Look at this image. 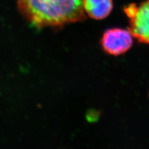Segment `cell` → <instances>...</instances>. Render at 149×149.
Segmentation results:
<instances>
[{"instance_id":"obj_1","label":"cell","mask_w":149,"mask_h":149,"mask_svg":"<svg viewBox=\"0 0 149 149\" xmlns=\"http://www.w3.org/2000/svg\"><path fill=\"white\" fill-rule=\"evenodd\" d=\"M22 15L38 28H60L86 19L83 0H17Z\"/></svg>"},{"instance_id":"obj_2","label":"cell","mask_w":149,"mask_h":149,"mask_svg":"<svg viewBox=\"0 0 149 149\" xmlns=\"http://www.w3.org/2000/svg\"><path fill=\"white\" fill-rule=\"evenodd\" d=\"M129 19V30L139 42L149 45V0L130 3L124 8Z\"/></svg>"},{"instance_id":"obj_3","label":"cell","mask_w":149,"mask_h":149,"mask_svg":"<svg viewBox=\"0 0 149 149\" xmlns=\"http://www.w3.org/2000/svg\"><path fill=\"white\" fill-rule=\"evenodd\" d=\"M132 35L128 29L112 28L106 30L100 41L102 49L109 55L118 56L125 54L131 48Z\"/></svg>"},{"instance_id":"obj_4","label":"cell","mask_w":149,"mask_h":149,"mask_svg":"<svg viewBox=\"0 0 149 149\" xmlns=\"http://www.w3.org/2000/svg\"><path fill=\"white\" fill-rule=\"evenodd\" d=\"M113 8V0H83L84 11L93 19H103L110 15Z\"/></svg>"}]
</instances>
